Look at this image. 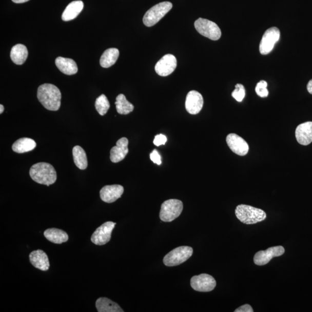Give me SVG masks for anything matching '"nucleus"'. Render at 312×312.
<instances>
[{
    "instance_id": "obj_1",
    "label": "nucleus",
    "mask_w": 312,
    "mask_h": 312,
    "mask_svg": "<svg viewBox=\"0 0 312 312\" xmlns=\"http://www.w3.org/2000/svg\"><path fill=\"white\" fill-rule=\"evenodd\" d=\"M37 98L41 104L49 111H58L61 106L62 93L54 85L45 84L40 86Z\"/></svg>"
},
{
    "instance_id": "obj_2",
    "label": "nucleus",
    "mask_w": 312,
    "mask_h": 312,
    "mask_svg": "<svg viewBox=\"0 0 312 312\" xmlns=\"http://www.w3.org/2000/svg\"><path fill=\"white\" fill-rule=\"evenodd\" d=\"M32 180L41 185L49 186L56 182L57 173L51 164L39 163L34 164L30 169Z\"/></svg>"
},
{
    "instance_id": "obj_3",
    "label": "nucleus",
    "mask_w": 312,
    "mask_h": 312,
    "mask_svg": "<svg viewBox=\"0 0 312 312\" xmlns=\"http://www.w3.org/2000/svg\"><path fill=\"white\" fill-rule=\"evenodd\" d=\"M235 212L240 222L246 224L258 223L267 218V215L262 209L244 204L237 206Z\"/></svg>"
},
{
    "instance_id": "obj_4",
    "label": "nucleus",
    "mask_w": 312,
    "mask_h": 312,
    "mask_svg": "<svg viewBox=\"0 0 312 312\" xmlns=\"http://www.w3.org/2000/svg\"><path fill=\"white\" fill-rule=\"evenodd\" d=\"M172 4L165 2L151 7L147 11L143 18V22L147 27H151L162 19L171 10Z\"/></svg>"
},
{
    "instance_id": "obj_5",
    "label": "nucleus",
    "mask_w": 312,
    "mask_h": 312,
    "mask_svg": "<svg viewBox=\"0 0 312 312\" xmlns=\"http://www.w3.org/2000/svg\"><path fill=\"white\" fill-rule=\"evenodd\" d=\"M183 208L182 202L179 200H167L162 205L160 218L164 222H171L180 217Z\"/></svg>"
},
{
    "instance_id": "obj_6",
    "label": "nucleus",
    "mask_w": 312,
    "mask_h": 312,
    "mask_svg": "<svg viewBox=\"0 0 312 312\" xmlns=\"http://www.w3.org/2000/svg\"><path fill=\"white\" fill-rule=\"evenodd\" d=\"M193 254L189 246H181L174 249L164 257L163 262L167 267H174L185 263Z\"/></svg>"
},
{
    "instance_id": "obj_7",
    "label": "nucleus",
    "mask_w": 312,
    "mask_h": 312,
    "mask_svg": "<svg viewBox=\"0 0 312 312\" xmlns=\"http://www.w3.org/2000/svg\"><path fill=\"white\" fill-rule=\"evenodd\" d=\"M195 28L199 33L213 41L221 37L222 32L215 23L208 20L199 18L194 23Z\"/></svg>"
},
{
    "instance_id": "obj_8",
    "label": "nucleus",
    "mask_w": 312,
    "mask_h": 312,
    "mask_svg": "<svg viewBox=\"0 0 312 312\" xmlns=\"http://www.w3.org/2000/svg\"><path fill=\"white\" fill-rule=\"evenodd\" d=\"M281 33L277 27H273L265 32L260 44V52L261 54L269 53L274 49L275 44L279 40Z\"/></svg>"
},
{
    "instance_id": "obj_9",
    "label": "nucleus",
    "mask_w": 312,
    "mask_h": 312,
    "mask_svg": "<svg viewBox=\"0 0 312 312\" xmlns=\"http://www.w3.org/2000/svg\"><path fill=\"white\" fill-rule=\"evenodd\" d=\"M116 224L112 222H107L95 229L91 237V241L96 245H104L111 240L113 229Z\"/></svg>"
},
{
    "instance_id": "obj_10",
    "label": "nucleus",
    "mask_w": 312,
    "mask_h": 312,
    "mask_svg": "<svg viewBox=\"0 0 312 312\" xmlns=\"http://www.w3.org/2000/svg\"><path fill=\"white\" fill-rule=\"evenodd\" d=\"M190 284L191 287L197 291L209 292L214 290L217 286V282L211 275L203 274L192 277Z\"/></svg>"
},
{
    "instance_id": "obj_11",
    "label": "nucleus",
    "mask_w": 312,
    "mask_h": 312,
    "mask_svg": "<svg viewBox=\"0 0 312 312\" xmlns=\"http://www.w3.org/2000/svg\"><path fill=\"white\" fill-rule=\"evenodd\" d=\"M285 250L282 246L271 247L267 250L259 251L254 257V263L258 265H264L273 258L282 256Z\"/></svg>"
},
{
    "instance_id": "obj_12",
    "label": "nucleus",
    "mask_w": 312,
    "mask_h": 312,
    "mask_svg": "<svg viewBox=\"0 0 312 312\" xmlns=\"http://www.w3.org/2000/svg\"><path fill=\"white\" fill-rule=\"evenodd\" d=\"M177 66V59L173 55H165L155 64V71L160 76H167L175 71Z\"/></svg>"
},
{
    "instance_id": "obj_13",
    "label": "nucleus",
    "mask_w": 312,
    "mask_h": 312,
    "mask_svg": "<svg viewBox=\"0 0 312 312\" xmlns=\"http://www.w3.org/2000/svg\"><path fill=\"white\" fill-rule=\"evenodd\" d=\"M227 144L234 153L244 156L249 152V146L245 140L236 134H229L226 138Z\"/></svg>"
},
{
    "instance_id": "obj_14",
    "label": "nucleus",
    "mask_w": 312,
    "mask_h": 312,
    "mask_svg": "<svg viewBox=\"0 0 312 312\" xmlns=\"http://www.w3.org/2000/svg\"><path fill=\"white\" fill-rule=\"evenodd\" d=\"M203 96L196 90H191L186 96L185 107L186 111L191 114L200 113L203 107Z\"/></svg>"
},
{
    "instance_id": "obj_15",
    "label": "nucleus",
    "mask_w": 312,
    "mask_h": 312,
    "mask_svg": "<svg viewBox=\"0 0 312 312\" xmlns=\"http://www.w3.org/2000/svg\"><path fill=\"white\" fill-rule=\"evenodd\" d=\"M124 192V187L119 185H107L100 191V198L105 203H112L120 199Z\"/></svg>"
},
{
    "instance_id": "obj_16",
    "label": "nucleus",
    "mask_w": 312,
    "mask_h": 312,
    "mask_svg": "<svg viewBox=\"0 0 312 312\" xmlns=\"http://www.w3.org/2000/svg\"><path fill=\"white\" fill-rule=\"evenodd\" d=\"M128 140L123 137L116 142V145L113 146L110 152V159L114 163H119L126 158L128 153Z\"/></svg>"
},
{
    "instance_id": "obj_17",
    "label": "nucleus",
    "mask_w": 312,
    "mask_h": 312,
    "mask_svg": "<svg viewBox=\"0 0 312 312\" xmlns=\"http://www.w3.org/2000/svg\"><path fill=\"white\" fill-rule=\"evenodd\" d=\"M296 137L298 143L308 145L312 142V122L301 124L296 130Z\"/></svg>"
},
{
    "instance_id": "obj_18",
    "label": "nucleus",
    "mask_w": 312,
    "mask_h": 312,
    "mask_svg": "<svg viewBox=\"0 0 312 312\" xmlns=\"http://www.w3.org/2000/svg\"><path fill=\"white\" fill-rule=\"evenodd\" d=\"M30 263L34 267L43 271H47L49 268L50 263L47 254L42 250L32 251L29 255Z\"/></svg>"
},
{
    "instance_id": "obj_19",
    "label": "nucleus",
    "mask_w": 312,
    "mask_h": 312,
    "mask_svg": "<svg viewBox=\"0 0 312 312\" xmlns=\"http://www.w3.org/2000/svg\"><path fill=\"white\" fill-rule=\"evenodd\" d=\"M55 63L59 70L67 75H74L77 72L76 63L73 60L62 57H58Z\"/></svg>"
},
{
    "instance_id": "obj_20",
    "label": "nucleus",
    "mask_w": 312,
    "mask_h": 312,
    "mask_svg": "<svg viewBox=\"0 0 312 312\" xmlns=\"http://www.w3.org/2000/svg\"><path fill=\"white\" fill-rule=\"evenodd\" d=\"M84 3L82 1H74L69 4L62 14V20L67 22L74 20L83 10Z\"/></svg>"
},
{
    "instance_id": "obj_21",
    "label": "nucleus",
    "mask_w": 312,
    "mask_h": 312,
    "mask_svg": "<svg viewBox=\"0 0 312 312\" xmlns=\"http://www.w3.org/2000/svg\"><path fill=\"white\" fill-rule=\"evenodd\" d=\"M44 235L49 241L55 244H62L68 240V234L61 229H47L44 231Z\"/></svg>"
},
{
    "instance_id": "obj_22",
    "label": "nucleus",
    "mask_w": 312,
    "mask_h": 312,
    "mask_svg": "<svg viewBox=\"0 0 312 312\" xmlns=\"http://www.w3.org/2000/svg\"><path fill=\"white\" fill-rule=\"evenodd\" d=\"M95 307L99 312H124L116 302L105 297L100 298L96 301Z\"/></svg>"
},
{
    "instance_id": "obj_23",
    "label": "nucleus",
    "mask_w": 312,
    "mask_h": 312,
    "mask_svg": "<svg viewBox=\"0 0 312 312\" xmlns=\"http://www.w3.org/2000/svg\"><path fill=\"white\" fill-rule=\"evenodd\" d=\"M36 146V142L33 139L22 138L14 142L12 148L16 153H24L34 150Z\"/></svg>"
},
{
    "instance_id": "obj_24",
    "label": "nucleus",
    "mask_w": 312,
    "mask_h": 312,
    "mask_svg": "<svg viewBox=\"0 0 312 312\" xmlns=\"http://www.w3.org/2000/svg\"><path fill=\"white\" fill-rule=\"evenodd\" d=\"M28 57V50L26 46L17 44L13 47L11 51V59L17 65H22Z\"/></svg>"
},
{
    "instance_id": "obj_25",
    "label": "nucleus",
    "mask_w": 312,
    "mask_h": 312,
    "mask_svg": "<svg viewBox=\"0 0 312 312\" xmlns=\"http://www.w3.org/2000/svg\"><path fill=\"white\" fill-rule=\"evenodd\" d=\"M119 51L116 48H109L105 50L100 59V65L103 68L111 67L117 61Z\"/></svg>"
},
{
    "instance_id": "obj_26",
    "label": "nucleus",
    "mask_w": 312,
    "mask_h": 312,
    "mask_svg": "<svg viewBox=\"0 0 312 312\" xmlns=\"http://www.w3.org/2000/svg\"><path fill=\"white\" fill-rule=\"evenodd\" d=\"M72 154L73 161L78 168L84 170L88 167V159L86 152L82 147L75 146L72 149Z\"/></svg>"
},
{
    "instance_id": "obj_27",
    "label": "nucleus",
    "mask_w": 312,
    "mask_h": 312,
    "mask_svg": "<svg viewBox=\"0 0 312 312\" xmlns=\"http://www.w3.org/2000/svg\"><path fill=\"white\" fill-rule=\"evenodd\" d=\"M117 112L121 114H128L134 110V105L127 100L125 95L121 94L117 96L115 102Z\"/></svg>"
},
{
    "instance_id": "obj_28",
    "label": "nucleus",
    "mask_w": 312,
    "mask_h": 312,
    "mask_svg": "<svg viewBox=\"0 0 312 312\" xmlns=\"http://www.w3.org/2000/svg\"><path fill=\"white\" fill-rule=\"evenodd\" d=\"M95 107L100 115L104 116L107 113L110 108V104L106 95H101L96 99Z\"/></svg>"
},
{
    "instance_id": "obj_29",
    "label": "nucleus",
    "mask_w": 312,
    "mask_h": 312,
    "mask_svg": "<svg viewBox=\"0 0 312 312\" xmlns=\"http://www.w3.org/2000/svg\"><path fill=\"white\" fill-rule=\"evenodd\" d=\"M268 84L265 81H261L257 84L256 87V92L260 98H265L268 97L269 91L267 89Z\"/></svg>"
},
{
    "instance_id": "obj_30",
    "label": "nucleus",
    "mask_w": 312,
    "mask_h": 312,
    "mask_svg": "<svg viewBox=\"0 0 312 312\" xmlns=\"http://www.w3.org/2000/svg\"><path fill=\"white\" fill-rule=\"evenodd\" d=\"M245 89L242 84H237L236 89L233 91L232 96L238 102H242L245 97Z\"/></svg>"
},
{
    "instance_id": "obj_31",
    "label": "nucleus",
    "mask_w": 312,
    "mask_h": 312,
    "mask_svg": "<svg viewBox=\"0 0 312 312\" xmlns=\"http://www.w3.org/2000/svg\"><path fill=\"white\" fill-rule=\"evenodd\" d=\"M150 158L151 160L154 164L160 165L162 164V158L161 155L158 152V151L156 149L153 150L152 152H151L150 154Z\"/></svg>"
},
{
    "instance_id": "obj_32",
    "label": "nucleus",
    "mask_w": 312,
    "mask_h": 312,
    "mask_svg": "<svg viewBox=\"0 0 312 312\" xmlns=\"http://www.w3.org/2000/svg\"><path fill=\"white\" fill-rule=\"evenodd\" d=\"M167 139L166 135L159 134L155 136L153 143L155 146H159L166 144Z\"/></svg>"
},
{
    "instance_id": "obj_33",
    "label": "nucleus",
    "mask_w": 312,
    "mask_h": 312,
    "mask_svg": "<svg viewBox=\"0 0 312 312\" xmlns=\"http://www.w3.org/2000/svg\"><path fill=\"white\" fill-rule=\"evenodd\" d=\"M254 309L252 308L251 306L249 304H245L238 307L236 310H235V312H254Z\"/></svg>"
},
{
    "instance_id": "obj_34",
    "label": "nucleus",
    "mask_w": 312,
    "mask_h": 312,
    "mask_svg": "<svg viewBox=\"0 0 312 312\" xmlns=\"http://www.w3.org/2000/svg\"><path fill=\"white\" fill-rule=\"evenodd\" d=\"M307 90L308 91V92L310 94H312V80L308 82V84H307Z\"/></svg>"
},
{
    "instance_id": "obj_35",
    "label": "nucleus",
    "mask_w": 312,
    "mask_h": 312,
    "mask_svg": "<svg viewBox=\"0 0 312 312\" xmlns=\"http://www.w3.org/2000/svg\"><path fill=\"white\" fill-rule=\"evenodd\" d=\"M12 1L16 4H21L29 2V0H12Z\"/></svg>"
},
{
    "instance_id": "obj_36",
    "label": "nucleus",
    "mask_w": 312,
    "mask_h": 312,
    "mask_svg": "<svg viewBox=\"0 0 312 312\" xmlns=\"http://www.w3.org/2000/svg\"><path fill=\"white\" fill-rule=\"evenodd\" d=\"M4 107L2 104L0 105V113H3L4 112Z\"/></svg>"
}]
</instances>
